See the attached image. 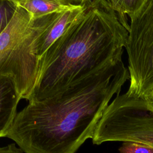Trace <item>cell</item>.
I'll return each instance as SVG.
<instances>
[{
  "instance_id": "ba28073f",
  "label": "cell",
  "mask_w": 153,
  "mask_h": 153,
  "mask_svg": "<svg viewBox=\"0 0 153 153\" xmlns=\"http://www.w3.org/2000/svg\"><path fill=\"white\" fill-rule=\"evenodd\" d=\"M19 5L28 11L33 19L50 14L60 13L73 4L66 0H25Z\"/></svg>"
},
{
  "instance_id": "52a82bcc",
  "label": "cell",
  "mask_w": 153,
  "mask_h": 153,
  "mask_svg": "<svg viewBox=\"0 0 153 153\" xmlns=\"http://www.w3.org/2000/svg\"><path fill=\"white\" fill-rule=\"evenodd\" d=\"M20 99L14 78L0 76V137L6 136L17 113Z\"/></svg>"
},
{
  "instance_id": "3957f363",
  "label": "cell",
  "mask_w": 153,
  "mask_h": 153,
  "mask_svg": "<svg viewBox=\"0 0 153 153\" xmlns=\"http://www.w3.org/2000/svg\"><path fill=\"white\" fill-rule=\"evenodd\" d=\"M56 13L33 19L18 5L11 21L0 35V76H12L21 98L28 101L39 73L38 41Z\"/></svg>"
},
{
  "instance_id": "8fae6325",
  "label": "cell",
  "mask_w": 153,
  "mask_h": 153,
  "mask_svg": "<svg viewBox=\"0 0 153 153\" xmlns=\"http://www.w3.org/2000/svg\"><path fill=\"white\" fill-rule=\"evenodd\" d=\"M120 153H153V147L134 142H123L119 148Z\"/></svg>"
},
{
  "instance_id": "9c48e42d",
  "label": "cell",
  "mask_w": 153,
  "mask_h": 153,
  "mask_svg": "<svg viewBox=\"0 0 153 153\" xmlns=\"http://www.w3.org/2000/svg\"><path fill=\"white\" fill-rule=\"evenodd\" d=\"M117 13L123 22L129 26L126 16L130 18L142 6L145 0H100Z\"/></svg>"
},
{
  "instance_id": "7a4b0ae2",
  "label": "cell",
  "mask_w": 153,
  "mask_h": 153,
  "mask_svg": "<svg viewBox=\"0 0 153 153\" xmlns=\"http://www.w3.org/2000/svg\"><path fill=\"white\" fill-rule=\"evenodd\" d=\"M128 29L105 3L94 0L40 59L29 102L53 96L121 57Z\"/></svg>"
},
{
  "instance_id": "7c38bea8",
  "label": "cell",
  "mask_w": 153,
  "mask_h": 153,
  "mask_svg": "<svg viewBox=\"0 0 153 153\" xmlns=\"http://www.w3.org/2000/svg\"><path fill=\"white\" fill-rule=\"evenodd\" d=\"M0 153H25L19 147L17 148L15 143H11L7 146L0 147Z\"/></svg>"
},
{
  "instance_id": "8992f818",
  "label": "cell",
  "mask_w": 153,
  "mask_h": 153,
  "mask_svg": "<svg viewBox=\"0 0 153 153\" xmlns=\"http://www.w3.org/2000/svg\"><path fill=\"white\" fill-rule=\"evenodd\" d=\"M86 7L85 5H73L66 10L56 14L38 39L36 54L39 62L51 45L78 19Z\"/></svg>"
},
{
  "instance_id": "5bb4252c",
  "label": "cell",
  "mask_w": 153,
  "mask_h": 153,
  "mask_svg": "<svg viewBox=\"0 0 153 153\" xmlns=\"http://www.w3.org/2000/svg\"><path fill=\"white\" fill-rule=\"evenodd\" d=\"M146 100H148L152 105H153V90L145 97Z\"/></svg>"
},
{
  "instance_id": "4fadbf2b",
  "label": "cell",
  "mask_w": 153,
  "mask_h": 153,
  "mask_svg": "<svg viewBox=\"0 0 153 153\" xmlns=\"http://www.w3.org/2000/svg\"><path fill=\"white\" fill-rule=\"evenodd\" d=\"M68 2L73 5H83V1L82 0H66Z\"/></svg>"
},
{
  "instance_id": "277c9868",
  "label": "cell",
  "mask_w": 153,
  "mask_h": 153,
  "mask_svg": "<svg viewBox=\"0 0 153 153\" xmlns=\"http://www.w3.org/2000/svg\"><path fill=\"white\" fill-rule=\"evenodd\" d=\"M92 142H134L153 147V105L128 94H117L103 113Z\"/></svg>"
},
{
  "instance_id": "9a60e30c",
  "label": "cell",
  "mask_w": 153,
  "mask_h": 153,
  "mask_svg": "<svg viewBox=\"0 0 153 153\" xmlns=\"http://www.w3.org/2000/svg\"><path fill=\"white\" fill-rule=\"evenodd\" d=\"M25 0H0V1H7V2H11L13 3H14L17 5H19L20 2H22V1H23Z\"/></svg>"
},
{
  "instance_id": "30bf717a",
  "label": "cell",
  "mask_w": 153,
  "mask_h": 153,
  "mask_svg": "<svg viewBox=\"0 0 153 153\" xmlns=\"http://www.w3.org/2000/svg\"><path fill=\"white\" fill-rule=\"evenodd\" d=\"M18 5L7 1H0V35L6 29L17 10Z\"/></svg>"
},
{
  "instance_id": "6da1fadb",
  "label": "cell",
  "mask_w": 153,
  "mask_h": 153,
  "mask_svg": "<svg viewBox=\"0 0 153 153\" xmlns=\"http://www.w3.org/2000/svg\"><path fill=\"white\" fill-rule=\"evenodd\" d=\"M129 78L121 57L114 60L53 96L29 102L5 137L25 153H75Z\"/></svg>"
},
{
  "instance_id": "5b68a950",
  "label": "cell",
  "mask_w": 153,
  "mask_h": 153,
  "mask_svg": "<svg viewBox=\"0 0 153 153\" xmlns=\"http://www.w3.org/2000/svg\"><path fill=\"white\" fill-rule=\"evenodd\" d=\"M130 20L125 47L130 79L127 93L145 98L153 90V0H145Z\"/></svg>"
},
{
  "instance_id": "2e32d148",
  "label": "cell",
  "mask_w": 153,
  "mask_h": 153,
  "mask_svg": "<svg viewBox=\"0 0 153 153\" xmlns=\"http://www.w3.org/2000/svg\"><path fill=\"white\" fill-rule=\"evenodd\" d=\"M83 1V5H88L91 4L94 0H82Z\"/></svg>"
}]
</instances>
